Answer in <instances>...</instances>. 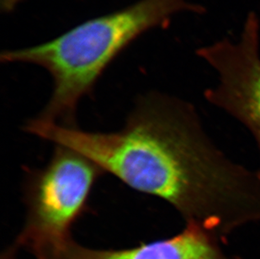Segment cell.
I'll list each match as a JSON object with an SVG mask.
<instances>
[{"label":"cell","instance_id":"6","mask_svg":"<svg viewBox=\"0 0 260 259\" xmlns=\"http://www.w3.org/2000/svg\"><path fill=\"white\" fill-rule=\"evenodd\" d=\"M21 1L22 0H0L1 10L4 12H11Z\"/></svg>","mask_w":260,"mask_h":259},{"label":"cell","instance_id":"3","mask_svg":"<svg viewBox=\"0 0 260 259\" xmlns=\"http://www.w3.org/2000/svg\"><path fill=\"white\" fill-rule=\"evenodd\" d=\"M104 174L74 150L56 146L43 169L32 172L25 188L27 215L16 240L37 259H52L72 239L71 228L88 210L93 186Z\"/></svg>","mask_w":260,"mask_h":259},{"label":"cell","instance_id":"5","mask_svg":"<svg viewBox=\"0 0 260 259\" xmlns=\"http://www.w3.org/2000/svg\"><path fill=\"white\" fill-rule=\"evenodd\" d=\"M219 235L194 222L166 239L125 249H93L71 240L52 259H238L224 252Z\"/></svg>","mask_w":260,"mask_h":259},{"label":"cell","instance_id":"2","mask_svg":"<svg viewBox=\"0 0 260 259\" xmlns=\"http://www.w3.org/2000/svg\"><path fill=\"white\" fill-rule=\"evenodd\" d=\"M202 10L187 0H139L82 22L49 42L5 51L0 58L2 62L35 64L49 72L53 91L39 118L74 126L79 101L93 90L123 50L145 32L167 24L178 13Z\"/></svg>","mask_w":260,"mask_h":259},{"label":"cell","instance_id":"1","mask_svg":"<svg viewBox=\"0 0 260 259\" xmlns=\"http://www.w3.org/2000/svg\"><path fill=\"white\" fill-rule=\"evenodd\" d=\"M26 132L74 150L134 190L167 201L186 220L225 238L260 220V178L214 143L179 99L141 98L125 126L90 132L36 118Z\"/></svg>","mask_w":260,"mask_h":259},{"label":"cell","instance_id":"7","mask_svg":"<svg viewBox=\"0 0 260 259\" xmlns=\"http://www.w3.org/2000/svg\"><path fill=\"white\" fill-rule=\"evenodd\" d=\"M15 249L14 247H10L7 251L3 252L1 259H16L15 256Z\"/></svg>","mask_w":260,"mask_h":259},{"label":"cell","instance_id":"4","mask_svg":"<svg viewBox=\"0 0 260 259\" xmlns=\"http://www.w3.org/2000/svg\"><path fill=\"white\" fill-rule=\"evenodd\" d=\"M259 29L258 16L250 13L237 41L221 40L198 54L217 75L216 85L206 90L205 98L249 131L260 155ZM256 172L260 178V165Z\"/></svg>","mask_w":260,"mask_h":259}]
</instances>
